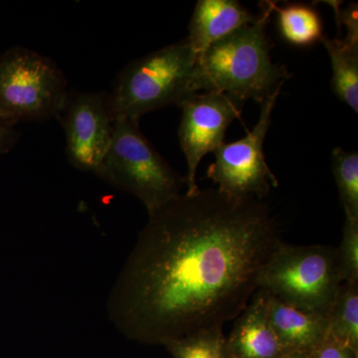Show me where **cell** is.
<instances>
[{
    "mask_svg": "<svg viewBox=\"0 0 358 358\" xmlns=\"http://www.w3.org/2000/svg\"><path fill=\"white\" fill-rule=\"evenodd\" d=\"M281 243L263 200L185 192L148 214L110 289L108 317L145 345L222 327L248 307Z\"/></svg>",
    "mask_w": 358,
    "mask_h": 358,
    "instance_id": "6da1fadb",
    "label": "cell"
},
{
    "mask_svg": "<svg viewBox=\"0 0 358 358\" xmlns=\"http://www.w3.org/2000/svg\"><path fill=\"white\" fill-rule=\"evenodd\" d=\"M274 2H261L256 20L211 44L197 56L194 85L199 91L219 92L243 103H262L291 77L271 58L267 24Z\"/></svg>",
    "mask_w": 358,
    "mask_h": 358,
    "instance_id": "7a4b0ae2",
    "label": "cell"
},
{
    "mask_svg": "<svg viewBox=\"0 0 358 358\" xmlns=\"http://www.w3.org/2000/svg\"><path fill=\"white\" fill-rule=\"evenodd\" d=\"M197 56L183 40L129 63L110 93L115 119L140 121L152 110L171 105L180 107L197 93L194 85Z\"/></svg>",
    "mask_w": 358,
    "mask_h": 358,
    "instance_id": "3957f363",
    "label": "cell"
},
{
    "mask_svg": "<svg viewBox=\"0 0 358 358\" xmlns=\"http://www.w3.org/2000/svg\"><path fill=\"white\" fill-rule=\"evenodd\" d=\"M138 122L115 119L109 150L95 174L140 199L150 214L180 196L186 181L143 136Z\"/></svg>",
    "mask_w": 358,
    "mask_h": 358,
    "instance_id": "277c9868",
    "label": "cell"
},
{
    "mask_svg": "<svg viewBox=\"0 0 358 358\" xmlns=\"http://www.w3.org/2000/svg\"><path fill=\"white\" fill-rule=\"evenodd\" d=\"M343 284L336 248L282 242L268 258L258 281L259 289L278 300L324 317Z\"/></svg>",
    "mask_w": 358,
    "mask_h": 358,
    "instance_id": "5b68a950",
    "label": "cell"
},
{
    "mask_svg": "<svg viewBox=\"0 0 358 358\" xmlns=\"http://www.w3.org/2000/svg\"><path fill=\"white\" fill-rule=\"evenodd\" d=\"M68 95L67 79L52 59L20 46L0 54V122L57 119Z\"/></svg>",
    "mask_w": 358,
    "mask_h": 358,
    "instance_id": "8992f818",
    "label": "cell"
},
{
    "mask_svg": "<svg viewBox=\"0 0 358 358\" xmlns=\"http://www.w3.org/2000/svg\"><path fill=\"white\" fill-rule=\"evenodd\" d=\"M282 87L275 90L261 105L256 126L245 138L231 143H224L214 150L215 162L207 169V176L219 192L232 199L263 200L271 188L279 182L268 167L264 155L266 136L272 124L273 110Z\"/></svg>",
    "mask_w": 358,
    "mask_h": 358,
    "instance_id": "52a82bcc",
    "label": "cell"
},
{
    "mask_svg": "<svg viewBox=\"0 0 358 358\" xmlns=\"http://www.w3.org/2000/svg\"><path fill=\"white\" fill-rule=\"evenodd\" d=\"M57 119L65 133L66 155L73 166L95 173L112 141L115 117L110 94L69 93Z\"/></svg>",
    "mask_w": 358,
    "mask_h": 358,
    "instance_id": "ba28073f",
    "label": "cell"
},
{
    "mask_svg": "<svg viewBox=\"0 0 358 358\" xmlns=\"http://www.w3.org/2000/svg\"><path fill=\"white\" fill-rule=\"evenodd\" d=\"M243 103L219 92H204L190 96L180 106L179 143L186 159V193L199 190L196 182L200 160L224 145L231 122L239 119Z\"/></svg>",
    "mask_w": 358,
    "mask_h": 358,
    "instance_id": "9c48e42d",
    "label": "cell"
},
{
    "mask_svg": "<svg viewBox=\"0 0 358 358\" xmlns=\"http://www.w3.org/2000/svg\"><path fill=\"white\" fill-rule=\"evenodd\" d=\"M229 358H286L268 317L267 293L258 289L226 338Z\"/></svg>",
    "mask_w": 358,
    "mask_h": 358,
    "instance_id": "30bf717a",
    "label": "cell"
},
{
    "mask_svg": "<svg viewBox=\"0 0 358 358\" xmlns=\"http://www.w3.org/2000/svg\"><path fill=\"white\" fill-rule=\"evenodd\" d=\"M256 18L255 14L236 0H199L185 40L199 55L211 44L254 22Z\"/></svg>",
    "mask_w": 358,
    "mask_h": 358,
    "instance_id": "8fae6325",
    "label": "cell"
},
{
    "mask_svg": "<svg viewBox=\"0 0 358 358\" xmlns=\"http://www.w3.org/2000/svg\"><path fill=\"white\" fill-rule=\"evenodd\" d=\"M267 310L271 327L288 355L306 357L327 338V317L292 307L268 293Z\"/></svg>",
    "mask_w": 358,
    "mask_h": 358,
    "instance_id": "7c38bea8",
    "label": "cell"
},
{
    "mask_svg": "<svg viewBox=\"0 0 358 358\" xmlns=\"http://www.w3.org/2000/svg\"><path fill=\"white\" fill-rule=\"evenodd\" d=\"M333 68L331 90L338 100L358 112V44L324 36Z\"/></svg>",
    "mask_w": 358,
    "mask_h": 358,
    "instance_id": "4fadbf2b",
    "label": "cell"
},
{
    "mask_svg": "<svg viewBox=\"0 0 358 358\" xmlns=\"http://www.w3.org/2000/svg\"><path fill=\"white\" fill-rule=\"evenodd\" d=\"M282 38L296 46H310L324 38V26L315 7L303 3L273 6Z\"/></svg>",
    "mask_w": 358,
    "mask_h": 358,
    "instance_id": "5bb4252c",
    "label": "cell"
},
{
    "mask_svg": "<svg viewBox=\"0 0 358 358\" xmlns=\"http://www.w3.org/2000/svg\"><path fill=\"white\" fill-rule=\"evenodd\" d=\"M327 320V338L358 352V284L341 285Z\"/></svg>",
    "mask_w": 358,
    "mask_h": 358,
    "instance_id": "9a60e30c",
    "label": "cell"
},
{
    "mask_svg": "<svg viewBox=\"0 0 358 358\" xmlns=\"http://www.w3.org/2000/svg\"><path fill=\"white\" fill-rule=\"evenodd\" d=\"M164 346L173 358H229L222 327L196 331Z\"/></svg>",
    "mask_w": 358,
    "mask_h": 358,
    "instance_id": "2e32d148",
    "label": "cell"
},
{
    "mask_svg": "<svg viewBox=\"0 0 358 358\" xmlns=\"http://www.w3.org/2000/svg\"><path fill=\"white\" fill-rule=\"evenodd\" d=\"M331 169L345 217L358 219V154L336 148Z\"/></svg>",
    "mask_w": 358,
    "mask_h": 358,
    "instance_id": "e0dca14e",
    "label": "cell"
},
{
    "mask_svg": "<svg viewBox=\"0 0 358 358\" xmlns=\"http://www.w3.org/2000/svg\"><path fill=\"white\" fill-rule=\"evenodd\" d=\"M336 256L343 282L358 284V219L345 217Z\"/></svg>",
    "mask_w": 358,
    "mask_h": 358,
    "instance_id": "ac0fdd59",
    "label": "cell"
},
{
    "mask_svg": "<svg viewBox=\"0 0 358 358\" xmlns=\"http://www.w3.org/2000/svg\"><path fill=\"white\" fill-rule=\"evenodd\" d=\"M307 358H358V352L327 338L306 355Z\"/></svg>",
    "mask_w": 358,
    "mask_h": 358,
    "instance_id": "d6986e66",
    "label": "cell"
},
{
    "mask_svg": "<svg viewBox=\"0 0 358 358\" xmlns=\"http://www.w3.org/2000/svg\"><path fill=\"white\" fill-rule=\"evenodd\" d=\"M20 138L14 127L7 126L0 122V157L7 154L16 145Z\"/></svg>",
    "mask_w": 358,
    "mask_h": 358,
    "instance_id": "ffe728a7",
    "label": "cell"
},
{
    "mask_svg": "<svg viewBox=\"0 0 358 358\" xmlns=\"http://www.w3.org/2000/svg\"><path fill=\"white\" fill-rule=\"evenodd\" d=\"M286 358H307L305 355H289L288 357Z\"/></svg>",
    "mask_w": 358,
    "mask_h": 358,
    "instance_id": "44dd1931",
    "label": "cell"
}]
</instances>
